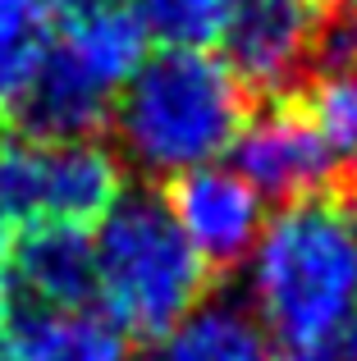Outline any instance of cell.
<instances>
[{
    "instance_id": "9a60e30c",
    "label": "cell",
    "mask_w": 357,
    "mask_h": 361,
    "mask_svg": "<svg viewBox=\"0 0 357 361\" xmlns=\"http://www.w3.org/2000/svg\"><path fill=\"white\" fill-rule=\"evenodd\" d=\"M298 97L307 101L312 119L321 123V133L330 137L344 174L357 183V73H344V78H316V82H307Z\"/></svg>"
},
{
    "instance_id": "ac0fdd59",
    "label": "cell",
    "mask_w": 357,
    "mask_h": 361,
    "mask_svg": "<svg viewBox=\"0 0 357 361\" xmlns=\"http://www.w3.org/2000/svg\"><path fill=\"white\" fill-rule=\"evenodd\" d=\"M37 5L46 9V14H64V9H73V5H83V0H37Z\"/></svg>"
},
{
    "instance_id": "7a4b0ae2",
    "label": "cell",
    "mask_w": 357,
    "mask_h": 361,
    "mask_svg": "<svg viewBox=\"0 0 357 361\" xmlns=\"http://www.w3.org/2000/svg\"><path fill=\"white\" fill-rule=\"evenodd\" d=\"M252 110L257 101L220 55L165 46L138 64L110 110L115 156L156 188L229 151Z\"/></svg>"
},
{
    "instance_id": "8992f818",
    "label": "cell",
    "mask_w": 357,
    "mask_h": 361,
    "mask_svg": "<svg viewBox=\"0 0 357 361\" xmlns=\"http://www.w3.org/2000/svg\"><path fill=\"white\" fill-rule=\"evenodd\" d=\"M321 0H234L224 23V64L257 101L298 97L312 78Z\"/></svg>"
},
{
    "instance_id": "9c48e42d",
    "label": "cell",
    "mask_w": 357,
    "mask_h": 361,
    "mask_svg": "<svg viewBox=\"0 0 357 361\" xmlns=\"http://www.w3.org/2000/svg\"><path fill=\"white\" fill-rule=\"evenodd\" d=\"M110 110L115 87L55 42L0 123L37 142H92L110 133Z\"/></svg>"
},
{
    "instance_id": "5bb4252c",
    "label": "cell",
    "mask_w": 357,
    "mask_h": 361,
    "mask_svg": "<svg viewBox=\"0 0 357 361\" xmlns=\"http://www.w3.org/2000/svg\"><path fill=\"white\" fill-rule=\"evenodd\" d=\"M128 5L143 18L147 37H161L165 46L206 51L211 42H220L234 0H128Z\"/></svg>"
},
{
    "instance_id": "4fadbf2b",
    "label": "cell",
    "mask_w": 357,
    "mask_h": 361,
    "mask_svg": "<svg viewBox=\"0 0 357 361\" xmlns=\"http://www.w3.org/2000/svg\"><path fill=\"white\" fill-rule=\"evenodd\" d=\"M51 51V14L37 0H0V119Z\"/></svg>"
},
{
    "instance_id": "52a82bcc",
    "label": "cell",
    "mask_w": 357,
    "mask_h": 361,
    "mask_svg": "<svg viewBox=\"0 0 357 361\" xmlns=\"http://www.w3.org/2000/svg\"><path fill=\"white\" fill-rule=\"evenodd\" d=\"M161 197L215 283L234 279L252 261V247L266 224V202L243 174L197 165L188 174L165 178Z\"/></svg>"
},
{
    "instance_id": "6da1fadb",
    "label": "cell",
    "mask_w": 357,
    "mask_h": 361,
    "mask_svg": "<svg viewBox=\"0 0 357 361\" xmlns=\"http://www.w3.org/2000/svg\"><path fill=\"white\" fill-rule=\"evenodd\" d=\"M252 307L275 343H321L357 311V183L275 206L252 247Z\"/></svg>"
},
{
    "instance_id": "5b68a950",
    "label": "cell",
    "mask_w": 357,
    "mask_h": 361,
    "mask_svg": "<svg viewBox=\"0 0 357 361\" xmlns=\"http://www.w3.org/2000/svg\"><path fill=\"white\" fill-rule=\"evenodd\" d=\"M229 160L234 174H243L261 192V202L275 206L321 192L344 178L339 156L303 97L261 101L238 128V137L229 142Z\"/></svg>"
},
{
    "instance_id": "ffe728a7",
    "label": "cell",
    "mask_w": 357,
    "mask_h": 361,
    "mask_svg": "<svg viewBox=\"0 0 357 361\" xmlns=\"http://www.w3.org/2000/svg\"><path fill=\"white\" fill-rule=\"evenodd\" d=\"M321 5H325V0H321Z\"/></svg>"
},
{
    "instance_id": "7c38bea8",
    "label": "cell",
    "mask_w": 357,
    "mask_h": 361,
    "mask_svg": "<svg viewBox=\"0 0 357 361\" xmlns=\"http://www.w3.org/2000/svg\"><path fill=\"white\" fill-rule=\"evenodd\" d=\"M165 361H279L261 320L238 302H202L161 348Z\"/></svg>"
},
{
    "instance_id": "ba28073f",
    "label": "cell",
    "mask_w": 357,
    "mask_h": 361,
    "mask_svg": "<svg viewBox=\"0 0 357 361\" xmlns=\"http://www.w3.org/2000/svg\"><path fill=\"white\" fill-rule=\"evenodd\" d=\"M9 316L87 311L97 302V238L83 224H23L5 261Z\"/></svg>"
},
{
    "instance_id": "8fae6325",
    "label": "cell",
    "mask_w": 357,
    "mask_h": 361,
    "mask_svg": "<svg viewBox=\"0 0 357 361\" xmlns=\"http://www.w3.org/2000/svg\"><path fill=\"white\" fill-rule=\"evenodd\" d=\"M5 361H133L128 338L87 311H37L9 316Z\"/></svg>"
},
{
    "instance_id": "277c9868",
    "label": "cell",
    "mask_w": 357,
    "mask_h": 361,
    "mask_svg": "<svg viewBox=\"0 0 357 361\" xmlns=\"http://www.w3.org/2000/svg\"><path fill=\"white\" fill-rule=\"evenodd\" d=\"M124 192V165L106 142H37L0 123V220L97 224Z\"/></svg>"
},
{
    "instance_id": "30bf717a",
    "label": "cell",
    "mask_w": 357,
    "mask_h": 361,
    "mask_svg": "<svg viewBox=\"0 0 357 361\" xmlns=\"http://www.w3.org/2000/svg\"><path fill=\"white\" fill-rule=\"evenodd\" d=\"M60 18H64L60 46L73 51L110 87L128 82L133 69L147 60V27L128 0H83V5L64 9Z\"/></svg>"
},
{
    "instance_id": "2e32d148",
    "label": "cell",
    "mask_w": 357,
    "mask_h": 361,
    "mask_svg": "<svg viewBox=\"0 0 357 361\" xmlns=\"http://www.w3.org/2000/svg\"><path fill=\"white\" fill-rule=\"evenodd\" d=\"M9 243H14V224L0 220V338L9 329V293H5V261H9Z\"/></svg>"
},
{
    "instance_id": "e0dca14e",
    "label": "cell",
    "mask_w": 357,
    "mask_h": 361,
    "mask_svg": "<svg viewBox=\"0 0 357 361\" xmlns=\"http://www.w3.org/2000/svg\"><path fill=\"white\" fill-rule=\"evenodd\" d=\"M279 361H344V353L334 348V338H321V343H303V348H284Z\"/></svg>"
},
{
    "instance_id": "d6986e66",
    "label": "cell",
    "mask_w": 357,
    "mask_h": 361,
    "mask_svg": "<svg viewBox=\"0 0 357 361\" xmlns=\"http://www.w3.org/2000/svg\"><path fill=\"white\" fill-rule=\"evenodd\" d=\"M147 361H165V357H161V353H152V357H147Z\"/></svg>"
},
{
    "instance_id": "3957f363",
    "label": "cell",
    "mask_w": 357,
    "mask_h": 361,
    "mask_svg": "<svg viewBox=\"0 0 357 361\" xmlns=\"http://www.w3.org/2000/svg\"><path fill=\"white\" fill-rule=\"evenodd\" d=\"M202 256L152 183L119 192L97 233V298L133 343L170 338L211 293Z\"/></svg>"
}]
</instances>
